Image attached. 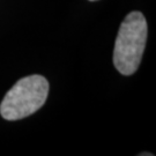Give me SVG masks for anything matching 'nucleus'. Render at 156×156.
Masks as SVG:
<instances>
[{"label":"nucleus","instance_id":"nucleus-2","mask_svg":"<svg viewBox=\"0 0 156 156\" xmlns=\"http://www.w3.org/2000/svg\"><path fill=\"white\" fill-rule=\"evenodd\" d=\"M49 94V82L42 75H29L19 80L8 90L0 105L6 120H19L33 115L44 105Z\"/></svg>","mask_w":156,"mask_h":156},{"label":"nucleus","instance_id":"nucleus-1","mask_svg":"<svg viewBox=\"0 0 156 156\" xmlns=\"http://www.w3.org/2000/svg\"><path fill=\"white\" fill-rule=\"evenodd\" d=\"M147 31L146 19L140 12H131L120 24L113 50V65L123 75H131L139 68Z\"/></svg>","mask_w":156,"mask_h":156},{"label":"nucleus","instance_id":"nucleus-3","mask_svg":"<svg viewBox=\"0 0 156 156\" xmlns=\"http://www.w3.org/2000/svg\"><path fill=\"white\" fill-rule=\"evenodd\" d=\"M90 1H96V0H90Z\"/></svg>","mask_w":156,"mask_h":156}]
</instances>
